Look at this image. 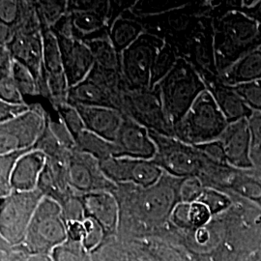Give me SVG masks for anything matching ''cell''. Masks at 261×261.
<instances>
[{
	"label": "cell",
	"instance_id": "cell-1",
	"mask_svg": "<svg viewBox=\"0 0 261 261\" xmlns=\"http://www.w3.org/2000/svg\"><path fill=\"white\" fill-rule=\"evenodd\" d=\"M213 56L218 75L243 56L261 47V27L240 10L212 20Z\"/></svg>",
	"mask_w": 261,
	"mask_h": 261
},
{
	"label": "cell",
	"instance_id": "cell-2",
	"mask_svg": "<svg viewBox=\"0 0 261 261\" xmlns=\"http://www.w3.org/2000/svg\"><path fill=\"white\" fill-rule=\"evenodd\" d=\"M169 123L180 121L199 95L207 90L205 83L194 65L179 57L175 66L155 87Z\"/></svg>",
	"mask_w": 261,
	"mask_h": 261
},
{
	"label": "cell",
	"instance_id": "cell-3",
	"mask_svg": "<svg viewBox=\"0 0 261 261\" xmlns=\"http://www.w3.org/2000/svg\"><path fill=\"white\" fill-rule=\"evenodd\" d=\"M228 124L213 95L205 90L174 125V138L188 145L205 144L219 140Z\"/></svg>",
	"mask_w": 261,
	"mask_h": 261
},
{
	"label": "cell",
	"instance_id": "cell-4",
	"mask_svg": "<svg viewBox=\"0 0 261 261\" xmlns=\"http://www.w3.org/2000/svg\"><path fill=\"white\" fill-rule=\"evenodd\" d=\"M158 152L152 161L168 174L179 178L198 177L207 157L196 146L188 145L172 137L149 130Z\"/></svg>",
	"mask_w": 261,
	"mask_h": 261
},
{
	"label": "cell",
	"instance_id": "cell-5",
	"mask_svg": "<svg viewBox=\"0 0 261 261\" xmlns=\"http://www.w3.org/2000/svg\"><path fill=\"white\" fill-rule=\"evenodd\" d=\"M68 237L62 207L56 199L44 196L38 205L27 233L28 248L35 253L49 252Z\"/></svg>",
	"mask_w": 261,
	"mask_h": 261
},
{
	"label": "cell",
	"instance_id": "cell-6",
	"mask_svg": "<svg viewBox=\"0 0 261 261\" xmlns=\"http://www.w3.org/2000/svg\"><path fill=\"white\" fill-rule=\"evenodd\" d=\"M166 41L149 32H144L120 56V69L125 84L132 90L150 89L151 69Z\"/></svg>",
	"mask_w": 261,
	"mask_h": 261
},
{
	"label": "cell",
	"instance_id": "cell-7",
	"mask_svg": "<svg viewBox=\"0 0 261 261\" xmlns=\"http://www.w3.org/2000/svg\"><path fill=\"white\" fill-rule=\"evenodd\" d=\"M29 111L19 117L0 124V156L33 149L47 128V110L36 102L29 103Z\"/></svg>",
	"mask_w": 261,
	"mask_h": 261
},
{
	"label": "cell",
	"instance_id": "cell-8",
	"mask_svg": "<svg viewBox=\"0 0 261 261\" xmlns=\"http://www.w3.org/2000/svg\"><path fill=\"white\" fill-rule=\"evenodd\" d=\"M44 196L37 189L32 192H12L2 198L1 235L11 243L21 241L27 236L29 224Z\"/></svg>",
	"mask_w": 261,
	"mask_h": 261
},
{
	"label": "cell",
	"instance_id": "cell-9",
	"mask_svg": "<svg viewBox=\"0 0 261 261\" xmlns=\"http://www.w3.org/2000/svg\"><path fill=\"white\" fill-rule=\"evenodd\" d=\"M183 179L164 172L157 184L142 188L138 200L140 216L154 223H164L169 219L178 203L182 202L180 189Z\"/></svg>",
	"mask_w": 261,
	"mask_h": 261
},
{
	"label": "cell",
	"instance_id": "cell-10",
	"mask_svg": "<svg viewBox=\"0 0 261 261\" xmlns=\"http://www.w3.org/2000/svg\"><path fill=\"white\" fill-rule=\"evenodd\" d=\"M105 175L113 183H133L140 188L157 184L164 170L153 161L112 157L100 162Z\"/></svg>",
	"mask_w": 261,
	"mask_h": 261
},
{
	"label": "cell",
	"instance_id": "cell-11",
	"mask_svg": "<svg viewBox=\"0 0 261 261\" xmlns=\"http://www.w3.org/2000/svg\"><path fill=\"white\" fill-rule=\"evenodd\" d=\"M69 185L85 194L108 192L114 187L113 182L105 175L100 162L93 156L75 149L68 155Z\"/></svg>",
	"mask_w": 261,
	"mask_h": 261
},
{
	"label": "cell",
	"instance_id": "cell-12",
	"mask_svg": "<svg viewBox=\"0 0 261 261\" xmlns=\"http://www.w3.org/2000/svg\"><path fill=\"white\" fill-rule=\"evenodd\" d=\"M113 143L115 145L114 157L117 158L152 161L158 152L149 129L126 115H123L121 127Z\"/></svg>",
	"mask_w": 261,
	"mask_h": 261
},
{
	"label": "cell",
	"instance_id": "cell-13",
	"mask_svg": "<svg viewBox=\"0 0 261 261\" xmlns=\"http://www.w3.org/2000/svg\"><path fill=\"white\" fill-rule=\"evenodd\" d=\"M44 41V79L47 84L49 102L55 108L67 103L69 86L67 83L60 47L56 34L51 29H42Z\"/></svg>",
	"mask_w": 261,
	"mask_h": 261
},
{
	"label": "cell",
	"instance_id": "cell-14",
	"mask_svg": "<svg viewBox=\"0 0 261 261\" xmlns=\"http://www.w3.org/2000/svg\"><path fill=\"white\" fill-rule=\"evenodd\" d=\"M13 58L28 67L37 82L41 98L49 102L47 84L44 79V41L42 30L27 34H18L8 46Z\"/></svg>",
	"mask_w": 261,
	"mask_h": 261
},
{
	"label": "cell",
	"instance_id": "cell-15",
	"mask_svg": "<svg viewBox=\"0 0 261 261\" xmlns=\"http://www.w3.org/2000/svg\"><path fill=\"white\" fill-rule=\"evenodd\" d=\"M56 34V33H55ZM63 69L69 88L84 82L95 66L93 55L89 47L75 38L56 34Z\"/></svg>",
	"mask_w": 261,
	"mask_h": 261
},
{
	"label": "cell",
	"instance_id": "cell-16",
	"mask_svg": "<svg viewBox=\"0 0 261 261\" xmlns=\"http://www.w3.org/2000/svg\"><path fill=\"white\" fill-rule=\"evenodd\" d=\"M219 141L223 146L227 164L240 170L252 169V136L249 119L229 123Z\"/></svg>",
	"mask_w": 261,
	"mask_h": 261
},
{
	"label": "cell",
	"instance_id": "cell-17",
	"mask_svg": "<svg viewBox=\"0 0 261 261\" xmlns=\"http://www.w3.org/2000/svg\"><path fill=\"white\" fill-rule=\"evenodd\" d=\"M200 75V74H199ZM207 90L213 95L219 108L229 123L249 119L253 112L245 105L232 86L224 84L217 75H200Z\"/></svg>",
	"mask_w": 261,
	"mask_h": 261
},
{
	"label": "cell",
	"instance_id": "cell-18",
	"mask_svg": "<svg viewBox=\"0 0 261 261\" xmlns=\"http://www.w3.org/2000/svg\"><path fill=\"white\" fill-rule=\"evenodd\" d=\"M47 155L41 150L31 149L18 160L11 176L13 192L37 190L41 175L47 165Z\"/></svg>",
	"mask_w": 261,
	"mask_h": 261
},
{
	"label": "cell",
	"instance_id": "cell-19",
	"mask_svg": "<svg viewBox=\"0 0 261 261\" xmlns=\"http://www.w3.org/2000/svg\"><path fill=\"white\" fill-rule=\"evenodd\" d=\"M80 112L86 130L114 142L121 127L123 114L115 109L108 107H75Z\"/></svg>",
	"mask_w": 261,
	"mask_h": 261
},
{
	"label": "cell",
	"instance_id": "cell-20",
	"mask_svg": "<svg viewBox=\"0 0 261 261\" xmlns=\"http://www.w3.org/2000/svg\"><path fill=\"white\" fill-rule=\"evenodd\" d=\"M81 200L84 217L94 220L103 232H112L116 228L119 221V205L110 192L85 194Z\"/></svg>",
	"mask_w": 261,
	"mask_h": 261
},
{
	"label": "cell",
	"instance_id": "cell-21",
	"mask_svg": "<svg viewBox=\"0 0 261 261\" xmlns=\"http://www.w3.org/2000/svg\"><path fill=\"white\" fill-rule=\"evenodd\" d=\"M67 103L73 107H108L113 109L110 90L90 76L69 88Z\"/></svg>",
	"mask_w": 261,
	"mask_h": 261
},
{
	"label": "cell",
	"instance_id": "cell-22",
	"mask_svg": "<svg viewBox=\"0 0 261 261\" xmlns=\"http://www.w3.org/2000/svg\"><path fill=\"white\" fill-rule=\"evenodd\" d=\"M218 76L230 86L261 80V47L243 56Z\"/></svg>",
	"mask_w": 261,
	"mask_h": 261
},
{
	"label": "cell",
	"instance_id": "cell-23",
	"mask_svg": "<svg viewBox=\"0 0 261 261\" xmlns=\"http://www.w3.org/2000/svg\"><path fill=\"white\" fill-rule=\"evenodd\" d=\"M144 25L140 19L120 16L115 19L109 29L110 39L116 53L121 56L130 45H133L145 32Z\"/></svg>",
	"mask_w": 261,
	"mask_h": 261
},
{
	"label": "cell",
	"instance_id": "cell-24",
	"mask_svg": "<svg viewBox=\"0 0 261 261\" xmlns=\"http://www.w3.org/2000/svg\"><path fill=\"white\" fill-rule=\"evenodd\" d=\"M92 53L95 66L106 71L121 72L120 56L112 46L110 33L84 42Z\"/></svg>",
	"mask_w": 261,
	"mask_h": 261
},
{
	"label": "cell",
	"instance_id": "cell-25",
	"mask_svg": "<svg viewBox=\"0 0 261 261\" xmlns=\"http://www.w3.org/2000/svg\"><path fill=\"white\" fill-rule=\"evenodd\" d=\"M76 149L87 153L99 162L114 157L115 145L113 142L103 140V138L85 130L75 140Z\"/></svg>",
	"mask_w": 261,
	"mask_h": 261
},
{
	"label": "cell",
	"instance_id": "cell-26",
	"mask_svg": "<svg viewBox=\"0 0 261 261\" xmlns=\"http://www.w3.org/2000/svg\"><path fill=\"white\" fill-rule=\"evenodd\" d=\"M12 76L28 105L32 103L33 99L41 98L37 82L33 74L28 67L15 59L12 65Z\"/></svg>",
	"mask_w": 261,
	"mask_h": 261
},
{
	"label": "cell",
	"instance_id": "cell-27",
	"mask_svg": "<svg viewBox=\"0 0 261 261\" xmlns=\"http://www.w3.org/2000/svg\"><path fill=\"white\" fill-rule=\"evenodd\" d=\"M179 56L174 47L166 42L159 51L151 69L150 89H154L159 83L168 75L177 62Z\"/></svg>",
	"mask_w": 261,
	"mask_h": 261
},
{
	"label": "cell",
	"instance_id": "cell-28",
	"mask_svg": "<svg viewBox=\"0 0 261 261\" xmlns=\"http://www.w3.org/2000/svg\"><path fill=\"white\" fill-rule=\"evenodd\" d=\"M35 4L42 29L53 28L68 8V1H35Z\"/></svg>",
	"mask_w": 261,
	"mask_h": 261
},
{
	"label": "cell",
	"instance_id": "cell-29",
	"mask_svg": "<svg viewBox=\"0 0 261 261\" xmlns=\"http://www.w3.org/2000/svg\"><path fill=\"white\" fill-rule=\"evenodd\" d=\"M197 201L203 203L212 216L222 214L233 205V200L229 195L213 188H205Z\"/></svg>",
	"mask_w": 261,
	"mask_h": 261
},
{
	"label": "cell",
	"instance_id": "cell-30",
	"mask_svg": "<svg viewBox=\"0 0 261 261\" xmlns=\"http://www.w3.org/2000/svg\"><path fill=\"white\" fill-rule=\"evenodd\" d=\"M29 150H19V151L11 152L0 156V190H1L2 198L12 194L13 192L11 187L12 172L14 170L18 160Z\"/></svg>",
	"mask_w": 261,
	"mask_h": 261
},
{
	"label": "cell",
	"instance_id": "cell-31",
	"mask_svg": "<svg viewBox=\"0 0 261 261\" xmlns=\"http://www.w3.org/2000/svg\"><path fill=\"white\" fill-rule=\"evenodd\" d=\"M232 87L252 112H261V80L237 84Z\"/></svg>",
	"mask_w": 261,
	"mask_h": 261
},
{
	"label": "cell",
	"instance_id": "cell-32",
	"mask_svg": "<svg viewBox=\"0 0 261 261\" xmlns=\"http://www.w3.org/2000/svg\"><path fill=\"white\" fill-rule=\"evenodd\" d=\"M55 110L75 140L84 130H86L84 120L75 107L68 103H61L55 107Z\"/></svg>",
	"mask_w": 261,
	"mask_h": 261
},
{
	"label": "cell",
	"instance_id": "cell-33",
	"mask_svg": "<svg viewBox=\"0 0 261 261\" xmlns=\"http://www.w3.org/2000/svg\"><path fill=\"white\" fill-rule=\"evenodd\" d=\"M252 136L251 159L253 169L261 175V112H253L249 118Z\"/></svg>",
	"mask_w": 261,
	"mask_h": 261
},
{
	"label": "cell",
	"instance_id": "cell-34",
	"mask_svg": "<svg viewBox=\"0 0 261 261\" xmlns=\"http://www.w3.org/2000/svg\"><path fill=\"white\" fill-rule=\"evenodd\" d=\"M0 101L10 103H27L11 74L0 75Z\"/></svg>",
	"mask_w": 261,
	"mask_h": 261
},
{
	"label": "cell",
	"instance_id": "cell-35",
	"mask_svg": "<svg viewBox=\"0 0 261 261\" xmlns=\"http://www.w3.org/2000/svg\"><path fill=\"white\" fill-rule=\"evenodd\" d=\"M212 214L210 210L201 202H193L190 203L189 208V216H188V222H189V228H202L205 227L211 219Z\"/></svg>",
	"mask_w": 261,
	"mask_h": 261
},
{
	"label": "cell",
	"instance_id": "cell-36",
	"mask_svg": "<svg viewBox=\"0 0 261 261\" xmlns=\"http://www.w3.org/2000/svg\"><path fill=\"white\" fill-rule=\"evenodd\" d=\"M206 187L197 177H186L183 179L180 189L182 202L193 203L198 200Z\"/></svg>",
	"mask_w": 261,
	"mask_h": 261
},
{
	"label": "cell",
	"instance_id": "cell-37",
	"mask_svg": "<svg viewBox=\"0 0 261 261\" xmlns=\"http://www.w3.org/2000/svg\"><path fill=\"white\" fill-rule=\"evenodd\" d=\"M20 15V1L2 0L0 2L1 23L14 27Z\"/></svg>",
	"mask_w": 261,
	"mask_h": 261
},
{
	"label": "cell",
	"instance_id": "cell-38",
	"mask_svg": "<svg viewBox=\"0 0 261 261\" xmlns=\"http://www.w3.org/2000/svg\"><path fill=\"white\" fill-rule=\"evenodd\" d=\"M28 103H10L0 101V124L13 120L29 111Z\"/></svg>",
	"mask_w": 261,
	"mask_h": 261
},
{
	"label": "cell",
	"instance_id": "cell-39",
	"mask_svg": "<svg viewBox=\"0 0 261 261\" xmlns=\"http://www.w3.org/2000/svg\"><path fill=\"white\" fill-rule=\"evenodd\" d=\"M55 261H84L85 256L77 248L73 246H61L55 250Z\"/></svg>",
	"mask_w": 261,
	"mask_h": 261
},
{
	"label": "cell",
	"instance_id": "cell-40",
	"mask_svg": "<svg viewBox=\"0 0 261 261\" xmlns=\"http://www.w3.org/2000/svg\"><path fill=\"white\" fill-rule=\"evenodd\" d=\"M68 236L74 241H84L86 236V228L83 221H68L66 222Z\"/></svg>",
	"mask_w": 261,
	"mask_h": 261
},
{
	"label": "cell",
	"instance_id": "cell-41",
	"mask_svg": "<svg viewBox=\"0 0 261 261\" xmlns=\"http://www.w3.org/2000/svg\"><path fill=\"white\" fill-rule=\"evenodd\" d=\"M239 10L250 18L254 19L261 27V1H255L250 5H244Z\"/></svg>",
	"mask_w": 261,
	"mask_h": 261
}]
</instances>
